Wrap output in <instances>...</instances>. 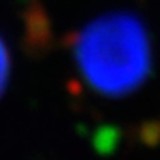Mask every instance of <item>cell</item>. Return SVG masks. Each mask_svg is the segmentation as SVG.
I'll return each instance as SVG.
<instances>
[{
    "instance_id": "obj_1",
    "label": "cell",
    "mask_w": 160,
    "mask_h": 160,
    "mask_svg": "<svg viewBox=\"0 0 160 160\" xmlns=\"http://www.w3.org/2000/svg\"><path fill=\"white\" fill-rule=\"evenodd\" d=\"M78 72L85 83L106 97H124L147 82L152 46L136 14L109 12L70 38Z\"/></svg>"
},
{
    "instance_id": "obj_3",
    "label": "cell",
    "mask_w": 160,
    "mask_h": 160,
    "mask_svg": "<svg viewBox=\"0 0 160 160\" xmlns=\"http://www.w3.org/2000/svg\"><path fill=\"white\" fill-rule=\"evenodd\" d=\"M9 75H10V56H9V49H7L3 39L0 38V97H2L3 90H5V87H7Z\"/></svg>"
},
{
    "instance_id": "obj_2",
    "label": "cell",
    "mask_w": 160,
    "mask_h": 160,
    "mask_svg": "<svg viewBox=\"0 0 160 160\" xmlns=\"http://www.w3.org/2000/svg\"><path fill=\"white\" fill-rule=\"evenodd\" d=\"M53 44V28L44 7L31 0L24 10V49L32 56H41Z\"/></svg>"
}]
</instances>
